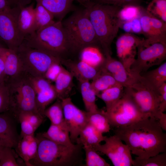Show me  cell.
I'll return each mask as SVG.
<instances>
[{
	"label": "cell",
	"mask_w": 166,
	"mask_h": 166,
	"mask_svg": "<svg viewBox=\"0 0 166 166\" xmlns=\"http://www.w3.org/2000/svg\"><path fill=\"white\" fill-rule=\"evenodd\" d=\"M114 133L139 158L146 159L166 152V133L154 118H145L116 128Z\"/></svg>",
	"instance_id": "cell-1"
},
{
	"label": "cell",
	"mask_w": 166,
	"mask_h": 166,
	"mask_svg": "<svg viewBox=\"0 0 166 166\" xmlns=\"http://www.w3.org/2000/svg\"><path fill=\"white\" fill-rule=\"evenodd\" d=\"M86 3L85 9L103 53L105 57L111 56V44L122 23L119 16L121 8L94 1Z\"/></svg>",
	"instance_id": "cell-2"
},
{
	"label": "cell",
	"mask_w": 166,
	"mask_h": 166,
	"mask_svg": "<svg viewBox=\"0 0 166 166\" xmlns=\"http://www.w3.org/2000/svg\"><path fill=\"white\" fill-rule=\"evenodd\" d=\"M38 142L35 157L30 161L31 166H74L83 165V146L80 144L67 146L56 143L43 137L36 136Z\"/></svg>",
	"instance_id": "cell-3"
},
{
	"label": "cell",
	"mask_w": 166,
	"mask_h": 166,
	"mask_svg": "<svg viewBox=\"0 0 166 166\" xmlns=\"http://www.w3.org/2000/svg\"><path fill=\"white\" fill-rule=\"evenodd\" d=\"M62 24L69 50L80 52L86 47L99 44L85 9L76 11Z\"/></svg>",
	"instance_id": "cell-4"
},
{
	"label": "cell",
	"mask_w": 166,
	"mask_h": 166,
	"mask_svg": "<svg viewBox=\"0 0 166 166\" xmlns=\"http://www.w3.org/2000/svg\"><path fill=\"white\" fill-rule=\"evenodd\" d=\"M23 42L32 48L62 58L69 50L64 30L61 20L40 29L26 37Z\"/></svg>",
	"instance_id": "cell-5"
},
{
	"label": "cell",
	"mask_w": 166,
	"mask_h": 166,
	"mask_svg": "<svg viewBox=\"0 0 166 166\" xmlns=\"http://www.w3.org/2000/svg\"><path fill=\"white\" fill-rule=\"evenodd\" d=\"M124 91L142 112L158 120L162 112L159 109V91L152 87L141 75L131 85L124 88Z\"/></svg>",
	"instance_id": "cell-6"
},
{
	"label": "cell",
	"mask_w": 166,
	"mask_h": 166,
	"mask_svg": "<svg viewBox=\"0 0 166 166\" xmlns=\"http://www.w3.org/2000/svg\"><path fill=\"white\" fill-rule=\"evenodd\" d=\"M6 83L10 95L11 111L15 115L20 112H32L42 115L37 108L36 93L24 72Z\"/></svg>",
	"instance_id": "cell-7"
},
{
	"label": "cell",
	"mask_w": 166,
	"mask_h": 166,
	"mask_svg": "<svg viewBox=\"0 0 166 166\" xmlns=\"http://www.w3.org/2000/svg\"><path fill=\"white\" fill-rule=\"evenodd\" d=\"M16 51L20 59L23 71L35 77H44L50 66L54 63H61L62 59L30 47L23 42Z\"/></svg>",
	"instance_id": "cell-8"
},
{
	"label": "cell",
	"mask_w": 166,
	"mask_h": 166,
	"mask_svg": "<svg viewBox=\"0 0 166 166\" xmlns=\"http://www.w3.org/2000/svg\"><path fill=\"white\" fill-rule=\"evenodd\" d=\"M104 113L110 126L117 128L128 126L150 115L142 112L130 97L124 91L122 97Z\"/></svg>",
	"instance_id": "cell-9"
},
{
	"label": "cell",
	"mask_w": 166,
	"mask_h": 166,
	"mask_svg": "<svg viewBox=\"0 0 166 166\" xmlns=\"http://www.w3.org/2000/svg\"><path fill=\"white\" fill-rule=\"evenodd\" d=\"M137 57L132 64V73L140 74L150 67L160 65L166 58V43L140 41L137 48Z\"/></svg>",
	"instance_id": "cell-10"
},
{
	"label": "cell",
	"mask_w": 166,
	"mask_h": 166,
	"mask_svg": "<svg viewBox=\"0 0 166 166\" xmlns=\"http://www.w3.org/2000/svg\"><path fill=\"white\" fill-rule=\"evenodd\" d=\"M17 6L0 12V38L8 48L16 50L25 37L21 33L17 24Z\"/></svg>",
	"instance_id": "cell-11"
},
{
	"label": "cell",
	"mask_w": 166,
	"mask_h": 166,
	"mask_svg": "<svg viewBox=\"0 0 166 166\" xmlns=\"http://www.w3.org/2000/svg\"><path fill=\"white\" fill-rule=\"evenodd\" d=\"M104 141V144H99L94 146V149L107 156L114 166L132 165L133 160L130 149L118 136L115 134L106 136Z\"/></svg>",
	"instance_id": "cell-12"
},
{
	"label": "cell",
	"mask_w": 166,
	"mask_h": 166,
	"mask_svg": "<svg viewBox=\"0 0 166 166\" xmlns=\"http://www.w3.org/2000/svg\"><path fill=\"white\" fill-rule=\"evenodd\" d=\"M61 100L65 122L70 140L74 143L76 142L81 130L88 123L86 111L77 108L69 97Z\"/></svg>",
	"instance_id": "cell-13"
},
{
	"label": "cell",
	"mask_w": 166,
	"mask_h": 166,
	"mask_svg": "<svg viewBox=\"0 0 166 166\" xmlns=\"http://www.w3.org/2000/svg\"><path fill=\"white\" fill-rule=\"evenodd\" d=\"M142 39L130 33L120 36L116 42L117 56L127 70L130 73L137 53V48Z\"/></svg>",
	"instance_id": "cell-14"
},
{
	"label": "cell",
	"mask_w": 166,
	"mask_h": 166,
	"mask_svg": "<svg viewBox=\"0 0 166 166\" xmlns=\"http://www.w3.org/2000/svg\"><path fill=\"white\" fill-rule=\"evenodd\" d=\"M17 119L11 111L0 113V145L15 148L20 139Z\"/></svg>",
	"instance_id": "cell-15"
},
{
	"label": "cell",
	"mask_w": 166,
	"mask_h": 166,
	"mask_svg": "<svg viewBox=\"0 0 166 166\" xmlns=\"http://www.w3.org/2000/svg\"><path fill=\"white\" fill-rule=\"evenodd\" d=\"M101 69L111 74L117 83L124 88L131 85L140 75L129 72L120 61L111 56L105 57Z\"/></svg>",
	"instance_id": "cell-16"
},
{
	"label": "cell",
	"mask_w": 166,
	"mask_h": 166,
	"mask_svg": "<svg viewBox=\"0 0 166 166\" xmlns=\"http://www.w3.org/2000/svg\"><path fill=\"white\" fill-rule=\"evenodd\" d=\"M61 63L68 69V70L78 81L93 80L101 70V68L94 67L81 60L76 62L62 58Z\"/></svg>",
	"instance_id": "cell-17"
},
{
	"label": "cell",
	"mask_w": 166,
	"mask_h": 166,
	"mask_svg": "<svg viewBox=\"0 0 166 166\" xmlns=\"http://www.w3.org/2000/svg\"><path fill=\"white\" fill-rule=\"evenodd\" d=\"M17 20L19 30L25 37L34 32V7L32 4L25 6L21 4L17 6Z\"/></svg>",
	"instance_id": "cell-18"
},
{
	"label": "cell",
	"mask_w": 166,
	"mask_h": 166,
	"mask_svg": "<svg viewBox=\"0 0 166 166\" xmlns=\"http://www.w3.org/2000/svg\"><path fill=\"white\" fill-rule=\"evenodd\" d=\"M5 57V77L7 83L20 76L23 72L22 63L16 50L3 48Z\"/></svg>",
	"instance_id": "cell-19"
},
{
	"label": "cell",
	"mask_w": 166,
	"mask_h": 166,
	"mask_svg": "<svg viewBox=\"0 0 166 166\" xmlns=\"http://www.w3.org/2000/svg\"><path fill=\"white\" fill-rule=\"evenodd\" d=\"M38 147L37 139L33 135L20 138L15 149L16 152L22 159L25 165L31 166L30 161L36 155Z\"/></svg>",
	"instance_id": "cell-20"
},
{
	"label": "cell",
	"mask_w": 166,
	"mask_h": 166,
	"mask_svg": "<svg viewBox=\"0 0 166 166\" xmlns=\"http://www.w3.org/2000/svg\"><path fill=\"white\" fill-rule=\"evenodd\" d=\"M41 134L43 137L58 144L67 146L75 144L70 140L69 132L66 126L51 124L47 131Z\"/></svg>",
	"instance_id": "cell-21"
},
{
	"label": "cell",
	"mask_w": 166,
	"mask_h": 166,
	"mask_svg": "<svg viewBox=\"0 0 166 166\" xmlns=\"http://www.w3.org/2000/svg\"><path fill=\"white\" fill-rule=\"evenodd\" d=\"M73 77L71 72L63 67L62 71L54 81V86L57 99L61 100L68 97V95L73 86Z\"/></svg>",
	"instance_id": "cell-22"
},
{
	"label": "cell",
	"mask_w": 166,
	"mask_h": 166,
	"mask_svg": "<svg viewBox=\"0 0 166 166\" xmlns=\"http://www.w3.org/2000/svg\"><path fill=\"white\" fill-rule=\"evenodd\" d=\"M106 136H103V133L88 123L81 132L76 143L81 144L83 146L87 145L93 147L104 141Z\"/></svg>",
	"instance_id": "cell-23"
},
{
	"label": "cell",
	"mask_w": 166,
	"mask_h": 166,
	"mask_svg": "<svg viewBox=\"0 0 166 166\" xmlns=\"http://www.w3.org/2000/svg\"><path fill=\"white\" fill-rule=\"evenodd\" d=\"M80 60L97 68H101L105 57L99 49L96 46L86 47L80 52Z\"/></svg>",
	"instance_id": "cell-24"
},
{
	"label": "cell",
	"mask_w": 166,
	"mask_h": 166,
	"mask_svg": "<svg viewBox=\"0 0 166 166\" xmlns=\"http://www.w3.org/2000/svg\"><path fill=\"white\" fill-rule=\"evenodd\" d=\"M51 13L54 17L61 20L70 9L71 0H35Z\"/></svg>",
	"instance_id": "cell-25"
},
{
	"label": "cell",
	"mask_w": 166,
	"mask_h": 166,
	"mask_svg": "<svg viewBox=\"0 0 166 166\" xmlns=\"http://www.w3.org/2000/svg\"><path fill=\"white\" fill-rule=\"evenodd\" d=\"M142 34L146 38L147 41L150 42H161L166 43V38L159 34L151 25L149 15L146 10H142L139 17Z\"/></svg>",
	"instance_id": "cell-26"
},
{
	"label": "cell",
	"mask_w": 166,
	"mask_h": 166,
	"mask_svg": "<svg viewBox=\"0 0 166 166\" xmlns=\"http://www.w3.org/2000/svg\"><path fill=\"white\" fill-rule=\"evenodd\" d=\"M80 90L87 112H92L98 109L96 103L97 94L89 81H79Z\"/></svg>",
	"instance_id": "cell-27"
},
{
	"label": "cell",
	"mask_w": 166,
	"mask_h": 166,
	"mask_svg": "<svg viewBox=\"0 0 166 166\" xmlns=\"http://www.w3.org/2000/svg\"><path fill=\"white\" fill-rule=\"evenodd\" d=\"M57 99V93L54 86L52 84L37 93L36 103L40 114L45 117L44 115L45 110L48 105Z\"/></svg>",
	"instance_id": "cell-28"
},
{
	"label": "cell",
	"mask_w": 166,
	"mask_h": 166,
	"mask_svg": "<svg viewBox=\"0 0 166 166\" xmlns=\"http://www.w3.org/2000/svg\"><path fill=\"white\" fill-rule=\"evenodd\" d=\"M141 76L155 89L159 91L160 87L166 82V62Z\"/></svg>",
	"instance_id": "cell-29"
},
{
	"label": "cell",
	"mask_w": 166,
	"mask_h": 166,
	"mask_svg": "<svg viewBox=\"0 0 166 166\" xmlns=\"http://www.w3.org/2000/svg\"><path fill=\"white\" fill-rule=\"evenodd\" d=\"M124 89L123 86L118 83L102 91L97 96L104 101L107 110L122 97Z\"/></svg>",
	"instance_id": "cell-30"
},
{
	"label": "cell",
	"mask_w": 166,
	"mask_h": 166,
	"mask_svg": "<svg viewBox=\"0 0 166 166\" xmlns=\"http://www.w3.org/2000/svg\"><path fill=\"white\" fill-rule=\"evenodd\" d=\"M104 111L98 109L92 112L86 111L88 123L102 133L109 132L111 129L109 121Z\"/></svg>",
	"instance_id": "cell-31"
},
{
	"label": "cell",
	"mask_w": 166,
	"mask_h": 166,
	"mask_svg": "<svg viewBox=\"0 0 166 166\" xmlns=\"http://www.w3.org/2000/svg\"><path fill=\"white\" fill-rule=\"evenodd\" d=\"M92 80L91 85L97 96L102 91L118 84L111 74L102 69L99 74Z\"/></svg>",
	"instance_id": "cell-32"
},
{
	"label": "cell",
	"mask_w": 166,
	"mask_h": 166,
	"mask_svg": "<svg viewBox=\"0 0 166 166\" xmlns=\"http://www.w3.org/2000/svg\"><path fill=\"white\" fill-rule=\"evenodd\" d=\"M44 115L45 117L49 119L51 124L66 126L65 122L61 101L60 99H57L54 103L46 108L44 112Z\"/></svg>",
	"instance_id": "cell-33"
},
{
	"label": "cell",
	"mask_w": 166,
	"mask_h": 166,
	"mask_svg": "<svg viewBox=\"0 0 166 166\" xmlns=\"http://www.w3.org/2000/svg\"><path fill=\"white\" fill-rule=\"evenodd\" d=\"M34 32L54 22V16L49 11L39 3L34 8Z\"/></svg>",
	"instance_id": "cell-34"
},
{
	"label": "cell",
	"mask_w": 166,
	"mask_h": 166,
	"mask_svg": "<svg viewBox=\"0 0 166 166\" xmlns=\"http://www.w3.org/2000/svg\"><path fill=\"white\" fill-rule=\"evenodd\" d=\"M151 15L166 22V0H152L146 10Z\"/></svg>",
	"instance_id": "cell-35"
},
{
	"label": "cell",
	"mask_w": 166,
	"mask_h": 166,
	"mask_svg": "<svg viewBox=\"0 0 166 166\" xmlns=\"http://www.w3.org/2000/svg\"><path fill=\"white\" fill-rule=\"evenodd\" d=\"M134 166H166V152L158 154L146 159H140L136 156L133 160Z\"/></svg>",
	"instance_id": "cell-36"
},
{
	"label": "cell",
	"mask_w": 166,
	"mask_h": 166,
	"mask_svg": "<svg viewBox=\"0 0 166 166\" xmlns=\"http://www.w3.org/2000/svg\"><path fill=\"white\" fill-rule=\"evenodd\" d=\"M85 153V165L86 166H110V165L101 156L93 147L83 146Z\"/></svg>",
	"instance_id": "cell-37"
},
{
	"label": "cell",
	"mask_w": 166,
	"mask_h": 166,
	"mask_svg": "<svg viewBox=\"0 0 166 166\" xmlns=\"http://www.w3.org/2000/svg\"><path fill=\"white\" fill-rule=\"evenodd\" d=\"M13 148L0 145V166H19Z\"/></svg>",
	"instance_id": "cell-38"
},
{
	"label": "cell",
	"mask_w": 166,
	"mask_h": 166,
	"mask_svg": "<svg viewBox=\"0 0 166 166\" xmlns=\"http://www.w3.org/2000/svg\"><path fill=\"white\" fill-rule=\"evenodd\" d=\"M11 101L9 89L3 81L0 83V113L11 111Z\"/></svg>",
	"instance_id": "cell-39"
},
{
	"label": "cell",
	"mask_w": 166,
	"mask_h": 166,
	"mask_svg": "<svg viewBox=\"0 0 166 166\" xmlns=\"http://www.w3.org/2000/svg\"><path fill=\"white\" fill-rule=\"evenodd\" d=\"M142 10L140 6H127L121 8L119 16L122 22L139 18Z\"/></svg>",
	"instance_id": "cell-40"
},
{
	"label": "cell",
	"mask_w": 166,
	"mask_h": 166,
	"mask_svg": "<svg viewBox=\"0 0 166 166\" xmlns=\"http://www.w3.org/2000/svg\"><path fill=\"white\" fill-rule=\"evenodd\" d=\"M16 116L17 118L20 117L27 120L33 126L35 130L43 122L45 118L37 113L27 112H20Z\"/></svg>",
	"instance_id": "cell-41"
},
{
	"label": "cell",
	"mask_w": 166,
	"mask_h": 166,
	"mask_svg": "<svg viewBox=\"0 0 166 166\" xmlns=\"http://www.w3.org/2000/svg\"><path fill=\"white\" fill-rule=\"evenodd\" d=\"M63 67L61 63H55L52 64L46 72L44 77L51 82H54Z\"/></svg>",
	"instance_id": "cell-42"
},
{
	"label": "cell",
	"mask_w": 166,
	"mask_h": 166,
	"mask_svg": "<svg viewBox=\"0 0 166 166\" xmlns=\"http://www.w3.org/2000/svg\"><path fill=\"white\" fill-rule=\"evenodd\" d=\"M17 118L21 125L20 138L24 136L34 135L36 130L28 121L20 117H18Z\"/></svg>",
	"instance_id": "cell-43"
},
{
	"label": "cell",
	"mask_w": 166,
	"mask_h": 166,
	"mask_svg": "<svg viewBox=\"0 0 166 166\" xmlns=\"http://www.w3.org/2000/svg\"><path fill=\"white\" fill-rule=\"evenodd\" d=\"M148 14L151 25L159 34L166 38V22Z\"/></svg>",
	"instance_id": "cell-44"
},
{
	"label": "cell",
	"mask_w": 166,
	"mask_h": 166,
	"mask_svg": "<svg viewBox=\"0 0 166 166\" xmlns=\"http://www.w3.org/2000/svg\"><path fill=\"white\" fill-rule=\"evenodd\" d=\"M160 105L159 109L164 112L166 110V82L164 83L159 88Z\"/></svg>",
	"instance_id": "cell-45"
},
{
	"label": "cell",
	"mask_w": 166,
	"mask_h": 166,
	"mask_svg": "<svg viewBox=\"0 0 166 166\" xmlns=\"http://www.w3.org/2000/svg\"><path fill=\"white\" fill-rule=\"evenodd\" d=\"M143 0H119L116 4L121 8L127 6H140Z\"/></svg>",
	"instance_id": "cell-46"
},
{
	"label": "cell",
	"mask_w": 166,
	"mask_h": 166,
	"mask_svg": "<svg viewBox=\"0 0 166 166\" xmlns=\"http://www.w3.org/2000/svg\"><path fill=\"white\" fill-rule=\"evenodd\" d=\"M131 32L142 34L141 25L139 18H136L131 21Z\"/></svg>",
	"instance_id": "cell-47"
},
{
	"label": "cell",
	"mask_w": 166,
	"mask_h": 166,
	"mask_svg": "<svg viewBox=\"0 0 166 166\" xmlns=\"http://www.w3.org/2000/svg\"><path fill=\"white\" fill-rule=\"evenodd\" d=\"M2 49L0 53V83L4 81L5 77V57Z\"/></svg>",
	"instance_id": "cell-48"
},
{
	"label": "cell",
	"mask_w": 166,
	"mask_h": 166,
	"mask_svg": "<svg viewBox=\"0 0 166 166\" xmlns=\"http://www.w3.org/2000/svg\"><path fill=\"white\" fill-rule=\"evenodd\" d=\"M161 128L163 130H166V114L161 112L157 120Z\"/></svg>",
	"instance_id": "cell-49"
},
{
	"label": "cell",
	"mask_w": 166,
	"mask_h": 166,
	"mask_svg": "<svg viewBox=\"0 0 166 166\" xmlns=\"http://www.w3.org/2000/svg\"><path fill=\"white\" fill-rule=\"evenodd\" d=\"M11 8L8 0H0V12L8 10Z\"/></svg>",
	"instance_id": "cell-50"
},
{
	"label": "cell",
	"mask_w": 166,
	"mask_h": 166,
	"mask_svg": "<svg viewBox=\"0 0 166 166\" xmlns=\"http://www.w3.org/2000/svg\"><path fill=\"white\" fill-rule=\"evenodd\" d=\"M121 27L126 33L131 32V21L122 22Z\"/></svg>",
	"instance_id": "cell-51"
},
{
	"label": "cell",
	"mask_w": 166,
	"mask_h": 166,
	"mask_svg": "<svg viewBox=\"0 0 166 166\" xmlns=\"http://www.w3.org/2000/svg\"><path fill=\"white\" fill-rule=\"evenodd\" d=\"M119 0H94V2L100 3L116 5Z\"/></svg>",
	"instance_id": "cell-52"
},
{
	"label": "cell",
	"mask_w": 166,
	"mask_h": 166,
	"mask_svg": "<svg viewBox=\"0 0 166 166\" xmlns=\"http://www.w3.org/2000/svg\"><path fill=\"white\" fill-rule=\"evenodd\" d=\"M24 0H8L11 8L16 7L21 4L23 3Z\"/></svg>",
	"instance_id": "cell-53"
},
{
	"label": "cell",
	"mask_w": 166,
	"mask_h": 166,
	"mask_svg": "<svg viewBox=\"0 0 166 166\" xmlns=\"http://www.w3.org/2000/svg\"><path fill=\"white\" fill-rule=\"evenodd\" d=\"M83 2H86L90 1V0H81Z\"/></svg>",
	"instance_id": "cell-54"
},
{
	"label": "cell",
	"mask_w": 166,
	"mask_h": 166,
	"mask_svg": "<svg viewBox=\"0 0 166 166\" xmlns=\"http://www.w3.org/2000/svg\"><path fill=\"white\" fill-rule=\"evenodd\" d=\"M3 47H1L0 46V52H1L2 49H3Z\"/></svg>",
	"instance_id": "cell-55"
},
{
	"label": "cell",
	"mask_w": 166,
	"mask_h": 166,
	"mask_svg": "<svg viewBox=\"0 0 166 166\" xmlns=\"http://www.w3.org/2000/svg\"><path fill=\"white\" fill-rule=\"evenodd\" d=\"M72 1H73L74 0H71Z\"/></svg>",
	"instance_id": "cell-56"
},
{
	"label": "cell",
	"mask_w": 166,
	"mask_h": 166,
	"mask_svg": "<svg viewBox=\"0 0 166 166\" xmlns=\"http://www.w3.org/2000/svg\"></svg>",
	"instance_id": "cell-57"
}]
</instances>
